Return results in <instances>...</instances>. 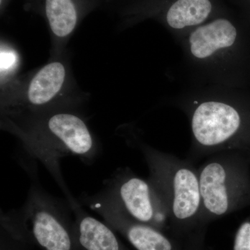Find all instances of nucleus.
I'll return each mask as SVG.
<instances>
[{
  "instance_id": "7ed1b4c3",
  "label": "nucleus",
  "mask_w": 250,
  "mask_h": 250,
  "mask_svg": "<svg viewBox=\"0 0 250 250\" xmlns=\"http://www.w3.org/2000/svg\"><path fill=\"white\" fill-rule=\"evenodd\" d=\"M66 206L33 186L15 223L8 219L1 225L42 250H79Z\"/></svg>"
},
{
  "instance_id": "f257e3e1",
  "label": "nucleus",
  "mask_w": 250,
  "mask_h": 250,
  "mask_svg": "<svg viewBox=\"0 0 250 250\" xmlns=\"http://www.w3.org/2000/svg\"><path fill=\"white\" fill-rule=\"evenodd\" d=\"M149 180L167 208L171 234L184 242L204 236L198 168L189 159L146 147Z\"/></svg>"
},
{
  "instance_id": "4468645a",
  "label": "nucleus",
  "mask_w": 250,
  "mask_h": 250,
  "mask_svg": "<svg viewBox=\"0 0 250 250\" xmlns=\"http://www.w3.org/2000/svg\"><path fill=\"white\" fill-rule=\"evenodd\" d=\"M0 60L1 74L6 73L16 67L18 62L17 54L12 49L1 48Z\"/></svg>"
},
{
  "instance_id": "6e6552de",
  "label": "nucleus",
  "mask_w": 250,
  "mask_h": 250,
  "mask_svg": "<svg viewBox=\"0 0 250 250\" xmlns=\"http://www.w3.org/2000/svg\"><path fill=\"white\" fill-rule=\"evenodd\" d=\"M69 205L76 217L73 230L79 250H130L109 225L87 214L75 200Z\"/></svg>"
},
{
  "instance_id": "1a4fd4ad",
  "label": "nucleus",
  "mask_w": 250,
  "mask_h": 250,
  "mask_svg": "<svg viewBox=\"0 0 250 250\" xmlns=\"http://www.w3.org/2000/svg\"><path fill=\"white\" fill-rule=\"evenodd\" d=\"M236 29L230 21L218 19L197 28L190 34L192 55L199 59L209 57L219 49L233 45L236 39Z\"/></svg>"
},
{
  "instance_id": "f8f14e48",
  "label": "nucleus",
  "mask_w": 250,
  "mask_h": 250,
  "mask_svg": "<svg viewBox=\"0 0 250 250\" xmlns=\"http://www.w3.org/2000/svg\"><path fill=\"white\" fill-rule=\"evenodd\" d=\"M212 8L210 0H176L167 10L166 21L177 29L197 25L209 16Z\"/></svg>"
},
{
  "instance_id": "423d86ee",
  "label": "nucleus",
  "mask_w": 250,
  "mask_h": 250,
  "mask_svg": "<svg viewBox=\"0 0 250 250\" xmlns=\"http://www.w3.org/2000/svg\"><path fill=\"white\" fill-rule=\"evenodd\" d=\"M100 196L136 221L171 234L167 208L149 179L146 180L130 171L122 170L110 182L106 193Z\"/></svg>"
},
{
  "instance_id": "0eeeda50",
  "label": "nucleus",
  "mask_w": 250,
  "mask_h": 250,
  "mask_svg": "<svg viewBox=\"0 0 250 250\" xmlns=\"http://www.w3.org/2000/svg\"><path fill=\"white\" fill-rule=\"evenodd\" d=\"M91 208L129 242L136 250H184L186 243L162 230L136 221L119 207L98 196L90 200Z\"/></svg>"
},
{
  "instance_id": "f03ea898",
  "label": "nucleus",
  "mask_w": 250,
  "mask_h": 250,
  "mask_svg": "<svg viewBox=\"0 0 250 250\" xmlns=\"http://www.w3.org/2000/svg\"><path fill=\"white\" fill-rule=\"evenodd\" d=\"M202 227L250 206V153L210 156L198 168Z\"/></svg>"
},
{
  "instance_id": "9b49d317",
  "label": "nucleus",
  "mask_w": 250,
  "mask_h": 250,
  "mask_svg": "<svg viewBox=\"0 0 250 250\" xmlns=\"http://www.w3.org/2000/svg\"><path fill=\"white\" fill-rule=\"evenodd\" d=\"M65 66L61 62H49L33 77L27 89V101L33 106L47 104L62 90L65 80Z\"/></svg>"
},
{
  "instance_id": "20e7f679",
  "label": "nucleus",
  "mask_w": 250,
  "mask_h": 250,
  "mask_svg": "<svg viewBox=\"0 0 250 250\" xmlns=\"http://www.w3.org/2000/svg\"><path fill=\"white\" fill-rule=\"evenodd\" d=\"M45 134L29 145L31 156L39 159L53 174L59 173V161L65 156L91 161L96 147L85 122L69 113L52 115L46 121Z\"/></svg>"
},
{
  "instance_id": "ddd939ff",
  "label": "nucleus",
  "mask_w": 250,
  "mask_h": 250,
  "mask_svg": "<svg viewBox=\"0 0 250 250\" xmlns=\"http://www.w3.org/2000/svg\"><path fill=\"white\" fill-rule=\"evenodd\" d=\"M233 250H250V214L237 229Z\"/></svg>"
},
{
  "instance_id": "39448f33",
  "label": "nucleus",
  "mask_w": 250,
  "mask_h": 250,
  "mask_svg": "<svg viewBox=\"0 0 250 250\" xmlns=\"http://www.w3.org/2000/svg\"><path fill=\"white\" fill-rule=\"evenodd\" d=\"M242 124L241 114L231 105L218 102L199 105L191 119L196 147L188 159L192 162L218 152H244L238 139Z\"/></svg>"
},
{
  "instance_id": "9d476101",
  "label": "nucleus",
  "mask_w": 250,
  "mask_h": 250,
  "mask_svg": "<svg viewBox=\"0 0 250 250\" xmlns=\"http://www.w3.org/2000/svg\"><path fill=\"white\" fill-rule=\"evenodd\" d=\"M94 0H40L51 31L57 37L66 38L73 32L85 6Z\"/></svg>"
},
{
  "instance_id": "2eb2a0df",
  "label": "nucleus",
  "mask_w": 250,
  "mask_h": 250,
  "mask_svg": "<svg viewBox=\"0 0 250 250\" xmlns=\"http://www.w3.org/2000/svg\"><path fill=\"white\" fill-rule=\"evenodd\" d=\"M184 250H208L204 246V236L197 237L186 243Z\"/></svg>"
}]
</instances>
